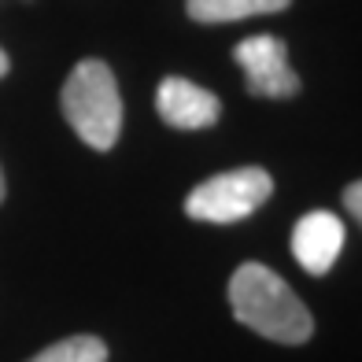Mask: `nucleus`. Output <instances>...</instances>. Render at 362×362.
<instances>
[{"mask_svg": "<svg viewBox=\"0 0 362 362\" xmlns=\"http://www.w3.org/2000/svg\"><path fill=\"white\" fill-rule=\"evenodd\" d=\"M156 111L159 119L174 129H207L218 122L222 104L215 93H207L204 86H196L189 78H163L156 89Z\"/></svg>", "mask_w": 362, "mask_h": 362, "instance_id": "39448f33", "label": "nucleus"}, {"mask_svg": "<svg viewBox=\"0 0 362 362\" xmlns=\"http://www.w3.org/2000/svg\"><path fill=\"white\" fill-rule=\"evenodd\" d=\"M233 59L244 71V86L252 96H267V100H288L300 93V78L288 67V52L281 37L259 34V37H244L233 48Z\"/></svg>", "mask_w": 362, "mask_h": 362, "instance_id": "20e7f679", "label": "nucleus"}, {"mask_svg": "<svg viewBox=\"0 0 362 362\" xmlns=\"http://www.w3.org/2000/svg\"><path fill=\"white\" fill-rule=\"evenodd\" d=\"M344 207H348V215L362 226V177L351 181V185L344 189Z\"/></svg>", "mask_w": 362, "mask_h": 362, "instance_id": "1a4fd4ad", "label": "nucleus"}, {"mask_svg": "<svg viewBox=\"0 0 362 362\" xmlns=\"http://www.w3.org/2000/svg\"><path fill=\"white\" fill-rule=\"evenodd\" d=\"M30 362H107V344L100 337H67L59 344H48Z\"/></svg>", "mask_w": 362, "mask_h": 362, "instance_id": "6e6552de", "label": "nucleus"}, {"mask_svg": "<svg viewBox=\"0 0 362 362\" xmlns=\"http://www.w3.org/2000/svg\"><path fill=\"white\" fill-rule=\"evenodd\" d=\"M59 107L71 129L89 148H96V152L115 148V141L122 134V96H119V81H115L104 59L78 63L71 78L63 81Z\"/></svg>", "mask_w": 362, "mask_h": 362, "instance_id": "f03ea898", "label": "nucleus"}, {"mask_svg": "<svg viewBox=\"0 0 362 362\" xmlns=\"http://www.w3.org/2000/svg\"><path fill=\"white\" fill-rule=\"evenodd\" d=\"M4 192H8L4 189V170H0V204H4Z\"/></svg>", "mask_w": 362, "mask_h": 362, "instance_id": "9b49d317", "label": "nucleus"}, {"mask_svg": "<svg viewBox=\"0 0 362 362\" xmlns=\"http://www.w3.org/2000/svg\"><path fill=\"white\" fill-rule=\"evenodd\" d=\"M229 307L240 325L255 329L274 344H307L315 333V318L303 307L285 277H277L262 262H244L229 277Z\"/></svg>", "mask_w": 362, "mask_h": 362, "instance_id": "f257e3e1", "label": "nucleus"}, {"mask_svg": "<svg viewBox=\"0 0 362 362\" xmlns=\"http://www.w3.org/2000/svg\"><path fill=\"white\" fill-rule=\"evenodd\" d=\"M344 248V222L329 211H310L292 229V255L307 274H329Z\"/></svg>", "mask_w": 362, "mask_h": 362, "instance_id": "423d86ee", "label": "nucleus"}, {"mask_svg": "<svg viewBox=\"0 0 362 362\" xmlns=\"http://www.w3.org/2000/svg\"><path fill=\"white\" fill-rule=\"evenodd\" d=\"M292 0H185L189 19L196 23H240L255 19V15H274L285 11Z\"/></svg>", "mask_w": 362, "mask_h": 362, "instance_id": "0eeeda50", "label": "nucleus"}, {"mask_svg": "<svg viewBox=\"0 0 362 362\" xmlns=\"http://www.w3.org/2000/svg\"><path fill=\"white\" fill-rule=\"evenodd\" d=\"M274 192V177L262 167H240V170H226L207 177L204 185H196L185 200V215L196 222H211V226H229L255 215V211L270 200Z\"/></svg>", "mask_w": 362, "mask_h": 362, "instance_id": "7ed1b4c3", "label": "nucleus"}, {"mask_svg": "<svg viewBox=\"0 0 362 362\" xmlns=\"http://www.w3.org/2000/svg\"><path fill=\"white\" fill-rule=\"evenodd\" d=\"M8 67H11V59H8V52H4V48H0V78L8 74Z\"/></svg>", "mask_w": 362, "mask_h": 362, "instance_id": "9d476101", "label": "nucleus"}]
</instances>
